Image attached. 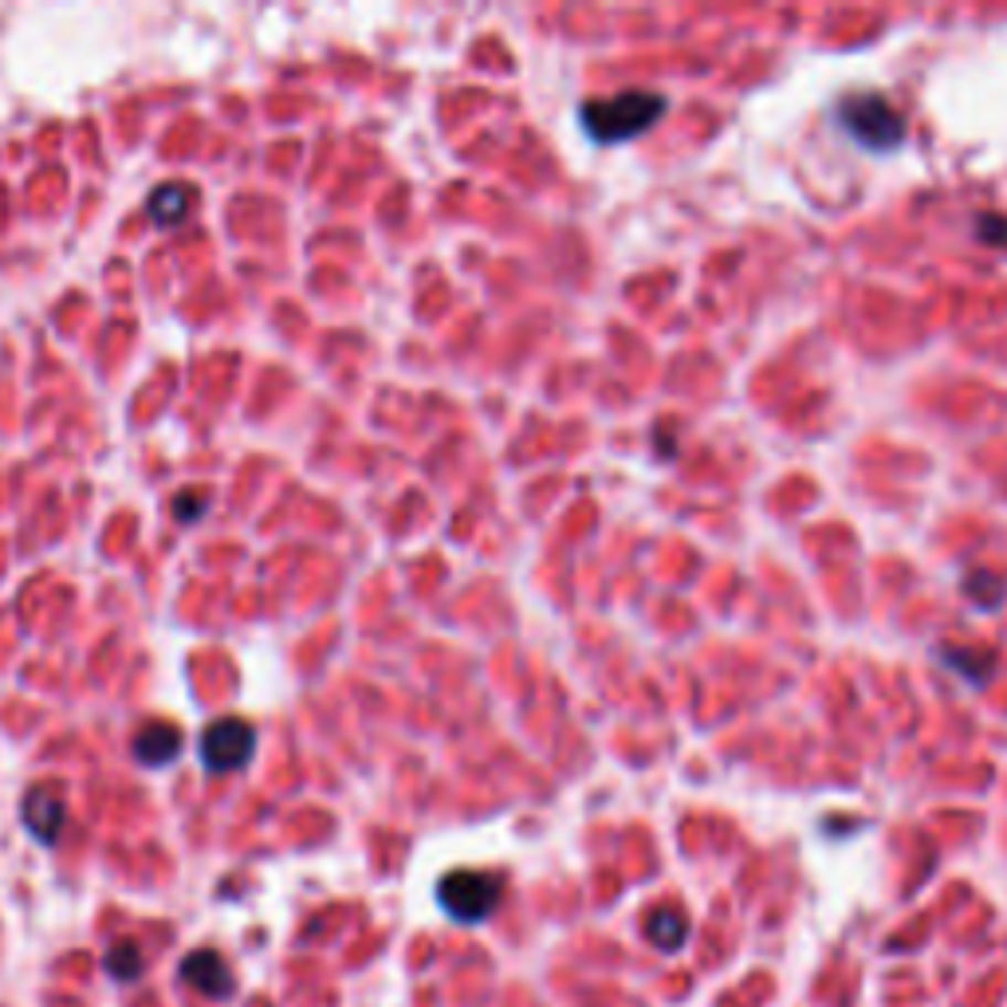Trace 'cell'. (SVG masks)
<instances>
[{"label": "cell", "mask_w": 1007, "mask_h": 1007, "mask_svg": "<svg viewBox=\"0 0 1007 1007\" xmlns=\"http://www.w3.org/2000/svg\"><path fill=\"white\" fill-rule=\"evenodd\" d=\"M669 103L666 95H657V91H622V95H614V99H591L579 107V123H583V130L594 138V142H629V138L646 135L649 126L657 123V118L666 115Z\"/></svg>", "instance_id": "obj_1"}, {"label": "cell", "mask_w": 1007, "mask_h": 1007, "mask_svg": "<svg viewBox=\"0 0 1007 1007\" xmlns=\"http://www.w3.org/2000/svg\"><path fill=\"white\" fill-rule=\"evenodd\" d=\"M103 964H107V972L115 976V981H130V984H135L146 968L142 948H138L135 941H115L107 948V956H103Z\"/></svg>", "instance_id": "obj_10"}, {"label": "cell", "mask_w": 1007, "mask_h": 1007, "mask_svg": "<svg viewBox=\"0 0 1007 1007\" xmlns=\"http://www.w3.org/2000/svg\"><path fill=\"white\" fill-rule=\"evenodd\" d=\"M252 748H256V732L252 724L244 720L229 717V720H216L201 732V764L209 772H236V767L248 764Z\"/></svg>", "instance_id": "obj_4"}, {"label": "cell", "mask_w": 1007, "mask_h": 1007, "mask_svg": "<svg viewBox=\"0 0 1007 1007\" xmlns=\"http://www.w3.org/2000/svg\"><path fill=\"white\" fill-rule=\"evenodd\" d=\"M835 118L842 126V135H850L858 146L873 153H886L905 138V123L901 115L890 107V99H881L873 91L866 95H846L842 103L835 107Z\"/></svg>", "instance_id": "obj_2"}, {"label": "cell", "mask_w": 1007, "mask_h": 1007, "mask_svg": "<svg viewBox=\"0 0 1007 1007\" xmlns=\"http://www.w3.org/2000/svg\"><path fill=\"white\" fill-rule=\"evenodd\" d=\"M20 818H24V827L32 830V835L40 838L44 846H52L55 838H60L63 823H67V803H63V795L55 792V787H32V792L24 795V803H20Z\"/></svg>", "instance_id": "obj_6"}, {"label": "cell", "mask_w": 1007, "mask_h": 1007, "mask_svg": "<svg viewBox=\"0 0 1007 1007\" xmlns=\"http://www.w3.org/2000/svg\"><path fill=\"white\" fill-rule=\"evenodd\" d=\"M504 898V878L488 870H453L437 881V901L460 925H480L492 918Z\"/></svg>", "instance_id": "obj_3"}, {"label": "cell", "mask_w": 1007, "mask_h": 1007, "mask_svg": "<svg viewBox=\"0 0 1007 1007\" xmlns=\"http://www.w3.org/2000/svg\"><path fill=\"white\" fill-rule=\"evenodd\" d=\"M146 209H150V216L158 221V225H178L181 216H186L189 209V189L186 186H162L153 189V198L146 201Z\"/></svg>", "instance_id": "obj_9"}, {"label": "cell", "mask_w": 1007, "mask_h": 1007, "mask_svg": "<svg viewBox=\"0 0 1007 1007\" xmlns=\"http://www.w3.org/2000/svg\"><path fill=\"white\" fill-rule=\"evenodd\" d=\"M181 752V732L173 724H146L135 736V760L146 767H166L173 764Z\"/></svg>", "instance_id": "obj_7"}, {"label": "cell", "mask_w": 1007, "mask_h": 1007, "mask_svg": "<svg viewBox=\"0 0 1007 1007\" xmlns=\"http://www.w3.org/2000/svg\"><path fill=\"white\" fill-rule=\"evenodd\" d=\"M205 512H209V496L201 492V488H186V492L173 496V516H178L181 523H186V520H201Z\"/></svg>", "instance_id": "obj_11"}, {"label": "cell", "mask_w": 1007, "mask_h": 1007, "mask_svg": "<svg viewBox=\"0 0 1007 1007\" xmlns=\"http://www.w3.org/2000/svg\"><path fill=\"white\" fill-rule=\"evenodd\" d=\"M976 233H981L984 241H992V244H999V248H1007V225H1004V216L984 213V216H981V225H976Z\"/></svg>", "instance_id": "obj_12"}, {"label": "cell", "mask_w": 1007, "mask_h": 1007, "mask_svg": "<svg viewBox=\"0 0 1007 1007\" xmlns=\"http://www.w3.org/2000/svg\"><path fill=\"white\" fill-rule=\"evenodd\" d=\"M181 981L193 984L201 996L209 999H229L236 992V976L225 964V956L213 953V948H198L181 961Z\"/></svg>", "instance_id": "obj_5"}, {"label": "cell", "mask_w": 1007, "mask_h": 1007, "mask_svg": "<svg viewBox=\"0 0 1007 1007\" xmlns=\"http://www.w3.org/2000/svg\"><path fill=\"white\" fill-rule=\"evenodd\" d=\"M646 936L654 941V948H661V953H677V948L689 941V918L674 905L654 909L646 918Z\"/></svg>", "instance_id": "obj_8"}]
</instances>
